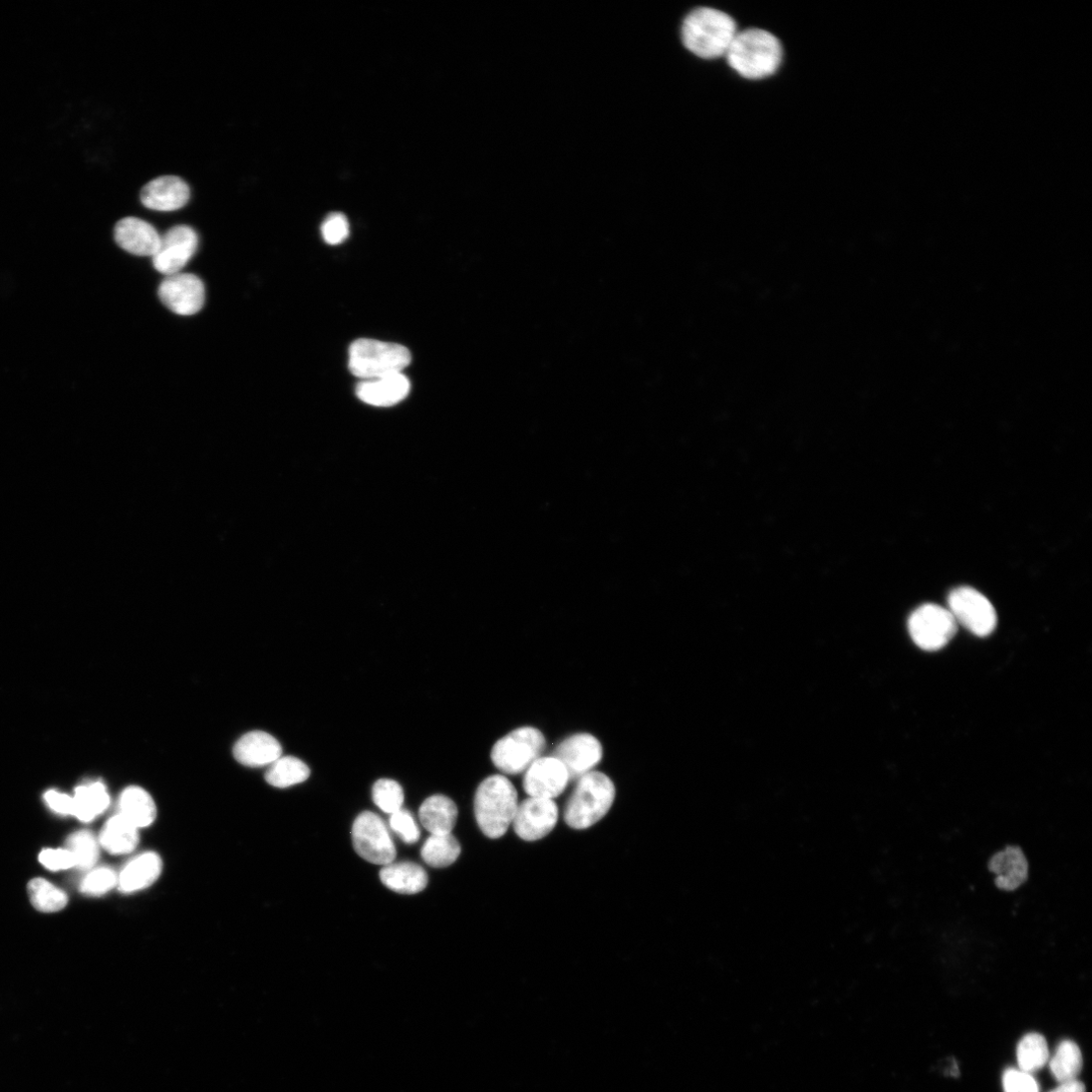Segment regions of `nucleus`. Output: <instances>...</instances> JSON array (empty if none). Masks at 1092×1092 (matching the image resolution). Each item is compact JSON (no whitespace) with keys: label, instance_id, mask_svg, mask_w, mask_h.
Instances as JSON below:
<instances>
[{"label":"nucleus","instance_id":"obj_1","mask_svg":"<svg viewBox=\"0 0 1092 1092\" xmlns=\"http://www.w3.org/2000/svg\"><path fill=\"white\" fill-rule=\"evenodd\" d=\"M728 64L747 80H762L774 75L783 59L780 41L761 29L737 32L726 55Z\"/></svg>","mask_w":1092,"mask_h":1092},{"label":"nucleus","instance_id":"obj_2","mask_svg":"<svg viewBox=\"0 0 1092 1092\" xmlns=\"http://www.w3.org/2000/svg\"><path fill=\"white\" fill-rule=\"evenodd\" d=\"M518 794L510 780L502 775L485 779L474 795L477 826L489 839H500L512 827L518 808Z\"/></svg>","mask_w":1092,"mask_h":1092},{"label":"nucleus","instance_id":"obj_3","mask_svg":"<svg viewBox=\"0 0 1092 1092\" xmlns=\"http://www.w3.org/2000/svg\"><path fill=\"white\" fill-rule=\"evenodd\" d=\"M736 34L734 20L711 8L694 10L682 26V43L690 52L704 59L725 56Z\"/></svg>","mask_w":1092,"mask_h":1092},{"label":"nucleus","instance_id":"obj_4","mask_svg":"<svg viewBox=\"0 0 1092 1092\" xmlns=\"http://www.w3.org/2000/svg\"><path fill=\"white\" fill-rule=\"evenodd\" d=\"M616 795V785L607 775L593 771L584 775L566 805L565 822L577 831L590 829L609 812Z\"/></svg>","mask_w":1092,"mask_h":1092},{"label":"nucleus","instance_id":"obj_5","mask_svg":"<svg viewBox=\"0 0 1092 1092\" xmlns=\"http://www.w3.org/2000/svg\"><path fill=\"white\" fill-rule=\"evenodd\" d=\"M407 348L375 339H359L350 349V370L362 381L376 380L402 372L411 364Z\"/></svg>","mask_w":1092,"mask_h":1092},{"label":"nucleus","instance_id":"obj_6","mask_svg":"<svg viewBox=\"0 0 1092 1092\" xmlns=\"http://www.w3.org/2000/svg\"><path fill=\"white\" fill-rule=\"evenodd\" d=\"M545 746V737L539 729L520 727L495 743L491 758L501 772L516 775L526 771L538 760Z\"/></svg>","mask_w":1092,"mask_h":1092},{"label":"nucleus","instance_id":"obj_7","mask_svg":"<svg viewBox=\"0 0 1092 1092\" xmlns=\"http://www.w3.org/2000/svg\"><path fill=\"white\" fill-rule=\"evenodd\" d=\"M949 611L957 625L973 635L985 638L997 625L996 611L991 602L971 587L953 590L948 598Z\"/></svg>","mask_w":1092,"mask_h":1092},{"label":"nucleus","instance_id":"obj_8","mask_svg":"<svg viewBox=\"0 0 1092 1092\" xmlns=\"http://www.w3.org/2000/svg\"><path fill=\"white\" fill-rule=\"evenodd\" d=\"M956 623L949 609L936 604L919 607L909 620V631L918 647L928 652L943 649L957 633Z\"/></svg>","mask_w":1092,"mask_h":1092},{"label":"nucleus","instance_id":"obj_9","mask_svg":"<svg viewBox=\"0 0 1092 1092\" xmlns=\"http://www.w3.org/2000/svg\"><path fill=\"white\" fill-rule=\"evenodd\" d=\"M352 837L356 852L366 861L379 866L395 861V844L378 814L371 811L361 813L353 826Z\"/></svg>","mask_w":1092,"mask_h":1092},{"label":"nucleus","instance_id":"obj_10","mask_svg":"<svg viewBox=\"0 0 1092 1092\" xmlns=\"http://www.w3.org/2000/svg\"><path fill=\"white\" fill-rule=\"evenodd\" d=\"M559 821V808L553 799L529 797L519 803L512 827L525 842L548 837Z\"/></svg>","mask_w":1092,"mask_h":1092},{"label":"nucleus","instance_id":"obj_11","mask_svg":"<svg viewBox=\"0 0 1092 1092\" xmlns=\"http://www.w3.org/2000/svg\"><path fill=\"white\" fill-rule=\"evenodd\" d=\"M160 301L173 313L191 316L198 313L206 300V290L199 278L191 273L167 276L159 286Z\"/></svg>","mask_w":1092,"mask_h":1092},{"label":"nucleus","instance_id":"obj_12","mask_svg":"<svg viewBox=\"0 0 1092 1092\" xmlns=\"http://www.w3.org/2000/svg\"><path fill=\"white\" fill-rule=\"evenodd\" d=\"M198 237L188 226H175L161 236L160 245L154 254L153 265L162 275L171 276L181 272L197 250Z\"/></svg>","mask_w":1092,"mask_h":1092},{"label":"nucleus","instance_id":"obj_13","mask_svg":"<svg viewBox=\"0 0 1092 1092\" xmlns=\"http://www.w3.org/2000/svg\"><path fill=\"white\" fill-rule=\"evenodd\" d=\"M553 756L565 765L571 780L580 779L600 763L603 747L594 735L578 733L561 742Z\"/></svg>","mask_w":1092,"mask_h":1092},{"label":"nucleus","instance_id":"obj_14","mask_svg":"<svg viewBox=\"0 0 1092 1092\" xmlns=\"http://www.w3.org/2000/svg\"><path fill=\"white\" fill-rule=\"evenodd\" d=\"M565 765L554 756L540 757L527 770L523 788L529 797L555 799L570 782Z\"/></svg>","mask_w":1092,"mask_h":1092},{"label":"nucleus","instance_id":"obj_15","mask_svg":"<svg viewBox=\"0 0 1092 1092\" xmlns=\"http://www.w3.org/2000/svg\"><path fill=\"white\" fill-rule=\"evenodd\" d=\"M141 201L150 210L177 211L185 206L190 189L180 177L167 175L153 179L141 191Z\"/></svg>","mask_w":1092,"mask_h":1092},{"label":"nucleus","instance_id":"obj_16","mask_svg":"<svg viewBox=\"0 0 1092 1092\" xmlns=\"http://www.w3.org/2000/svg\"><path fill=\"white\" fill-rule=\"evenodd\" d=\"M115 239L127 252L136 256H154L161 235L148 222L135 217L122 219L115 227Z\"/></svg>","mask_w":1092,"mask_h":1092},{"label":"nucleus","instance_id":"obj_17","mask_svg":"<svg viewBox=\"0 0 1092 1092\" xmlns=\"http://www.w3.org/2000/svg\"><path fill=\"white\" fill-rule=\"evenodd\" d=\"M282 754L280 741L264 731H252L243 735L234 747L236 760L248 767L270 766Z\"/></svg>","mask_w":1092,"mask_h":1092},{"label":"nucleus","instance_id":"obj_18","mask_svg":"<svg viewBox=\"0 0 1092 1092\" xmlns=\"http://www.w3.org/2000/svg\"><path fill=\"white\" fill-rule=\"evenodd\" d=\"M988 868L996 875L998 889L1005 892L1017 890L1028 879V861L1018 847L1009 846L996 853L990 859Z\"/></svg>","mask_w":1092,"mask_h":1092},{"label":"nucleus","instance_id":"obj_19","mask_svg":"<svg viewBox=\"0 0 1092 1092\" xmlns=\"http://www.w3.org/2000/svg\"><path fill=\"white\" fill-rule=\"evenodd\" d=\"M411 385L403 374L392 375L376 380L362 381L357 387V395L364 403L376 407H391L402 402L409 394Z\"/></svg>","mask_w":1092,"mask_h":1092},{"label":"nucleus","instance_id":"obj_20","mask_svg":"<svg viewBox=\"0 0 1092 1092\" xmlns=\"http://www.w3.org/2000/svg\"><path fill=\"white\" fill-rule=\"evenodd\" d=\"M380 878L389 890L406 896L423 892L428 884L426 871L412 862L386 865L380 872Z\"/></svg>","mask_w":1092,"mask_h":1092},{"label":"nucleus","instance_id":"obj_21","mask_svg":"<svg viewBox=\"0 0 1092 1092\" xmlns=\"http://www.w3.org/2000/svg\"><path fill=\"white\" fill-rule=\"evenodd\" d=\"M161 871L162 861L157 854H142L123 869L118 877L119 889L124 894L145 890L159 878Z\"/></svg>","mask_w":1092,"mask_h":1092},{"label":"nucleus","instance_id":"obj_22","mask_svg":"<svg viewBox=\"0 0 1092 1092\" xmlns=\"http://www.w3.org/2000/svg\"><path fill=\"white\" fill-rule=\"evenodd\" d=\"M457 815L456 804L444 795L427 798L419 809L420 822L431 835L451 834Z\"/></svg>","mask_w":1092,"mask_h":1092},{"label":"nucleus","instance_id":"obj_23","mask_svg":"<svg viewBox=\"0 0 1092 1092\" xmlns=\"http://www.w3.org/2000/svg\"><path fill=\"white\" fill-rule=\"evenodd\" d=\"M120 814L136 829L152 825L157 815L155 802L144 789L136 786L127 788L120 798Z\"/></svg>","mask_w":1092,"mask_h":1092},{"label":"nucleus","instance_id":"obj_24","mask_svg":"<svg viewBox=\"0 0 1092 1092\" xmlns=\"http://www.w3.org/2000/svg\"><path fill=\"white\" fill-rule=\"evenodd\" d=\"M100 843L112 855H125L133 852L139 843V829L118 814L105 826Z\"/></svg>","mask_w":1092,"mask_h":1092},{"label":"nucleus","instance_id":"obj_25","mask_svg":"<svg viewBox=\"0 0 1092 1092\" xmlns=\"http://www.w3.org/2000/svg\"><path fill=\"white\" fill-rule=\"evenodd\" d=\"M110 804V796L104 784L100 782L77 789L74 797V815L82 822L89 823L102 814Z\"/></svg>","mask_w":1092,"mask_h":1092},{"label":"nucleus","instance_id":"obj_26","mask_svg":"<svg viewBox=\"0 0 1092 1092\" xmlns=\"http://www.w3.org/2000/svg\"><path fill=\"white\" fill-rule=\"evenodd\" d=\"M1049 1065L1054 1078L1059 1083L1076 1080L1083 1066L1080 1048L1073 1041H1062L1049 1059Z\"/></svg>","mask_w":1092,"mask_h":1092},{"label":"nucleus","instance_id":"obj_27","mask_svg":"<svg viewBox=\"0 0 1092 1092\" xmlns=\"http://www.w3.org/2000/svg\"><path fill=\"white\" fill-rule=\"evenodd\" d=\"M1016 1058L1021 1071L1033 1074L1042 1069L1050 1059L1048 1044L1044 1036L1038 1033L1023 1036L1017 1045Z\"/></svg>","mask_w":1092,"mask_h":1092},{"label":"nucleus","instance_id":"obj_28","mask_svg":"<svg viewBox=\"0 0 1092 1092\" xmlns=\"http://www.w3.org/2000/svg\"><path fill=\"white\" fill-rule=\"evenodd\" d=\"M310 773V768L302 760L281 757L270 765L265 779L273 787L288 788L308 780Z\"/></svg>","mask_w":1092,"mask_h":1092},{"label":"nucleus","instance_id":"obj_29","mask_svg":"<svg viewBox=\"0 0 1092 1092\" xmlns=\"http://www.w3.org/2000/svg\"><path fill=\"white\" fill-rule=\"evenodd\" d=\"M461 847L452 834L431 835L424 843L421 856L433 868H445L459 857Z\"/></svg>","mask_w":1092,"mask_h":1092},{"label":"nucleus","instance_id":"obj_30","mask_svg":"<svg viewBox=\"0 0 1092 1092\" xmlns=\"http://www.w3.org/2000/svg\"><path fill=\"white\" fill-rule=\"evenodd\" d=\"M28 893L33 907L42 913H56L67 905V896L51 882L42 878L34 879L29 883Z\"/></svg>","mask_w":1092,"mask_h":1092},{"label":"nucleus","instance_id":"obj_31","mask_svg":"<svg viewBox=\"0 0 1092 1092\" xmlns=\"http://www.w3.org/2000/svg\"><path fill=\"white\" fill-rule=\"evenodd\" d=\"M67 850L75 858L76 866L82 869L92 868L99 859V844L90 832H79L67 840Z\"/></svg>","mask_w":1092,"mask_h":1092},{"label":"nucleus","instance_id":"obj_32","mask_svg":"<svg viewBox=\"0 0 1092 1092\" xmlns=\"http://www.w3.org/2000/svg\"><path fill=\"white\" fill-rule=\"evenodd\" d=\"M373 799L381 810L392 815L403 808L404 790L394 780L381 779L374 785Z\"/></svg>","mask_w":1092,"mask_h":1092},{"label":"nucleus","instance_id":"obj_33","mask_svg":"<svg viewBox=\"0 0 1092 1092\" xmlns=\"http://www.w3.org/2000/svg\"><path fill=\"white\" fill-rule=\"evenodd\" d=\"M390 828L406 844L412 845L420 839L414 816L404 808L391 815Z\"/></svg>","mask_w":1092,"mask_h":1092},{"label":"nucleus","instance_id":"obj_34","mask_svg":"<svg viewBox=\"0 0 1092 1092\" xmlns=\"http://www.w3.org/2000/svg\"><path fill=\"white\" fill-rule=\"evenodd\" d=\"M116 885H118L116 873L109 868H100L85 878L82 892L91 897H100L109 893Z\"/></svg>","mask_w":1092,"mask_h":1092},{"label":"nucleus","instance_id":"obj_35","mask_svg":"<svg viewBox=\"0 0 1092 1092\" xmlns=\"http://www.w3.org/2000/svg\"><path fill=\"white\" fill-rule=\"evenodd\" d=\"M321 232L326 243L330 245L343 243L350 235L348 218L341 213L329 215L322 224Z\"/></svg>","mask_w":1092,"mask_h":1092},{"label":"nucleus","instance_id":"obj_36","mask_svg":"<svg viewBox=\"0 0 1092 1092\" xmlns=\"http://www.w3.org/2000/svg\"><path fill=\"white\" fill-rule=\"evenodd\" d=\"M1004 1092H1040L1037 1080L1032 1074L1020 1069L1008 1068L1002 1076Z\"/></svg>","mask_w":1092,"mask_h":1092},{"label":"nucleus","instance_id":"obj_37","mask_svg":"<svg viewBox=\"0 0 1092 1092\" xmlns=\"http://www.w3.org/2000/svg\"><path fill=\"white\" fill-rule=\"evenodd\" d=\"M40 862L49 870L59 871L76 866L74 855L66 850H45L40 855Z\"/></svg>","mask_w":1092,"mask_h":1092},{"label":"nucleus","instance_id":"obj_38","mask_svg":"<svg viewBox=\"0 0 1092 1092\" xmlns=\"http://www.w3.org/2000/svg\"><path fill=\"white\" fill-rule=\"evenodd\" d=\"M46 802L56 812L74 815V797L57 791H48L45 795Z\"/></svg>","mask_w":1092,"mask_h":1092},{"label":"nucleus","instance_id":"obj_39","mask_svg":"<svg viewBox=\"0 0 1092 1092\" xmlns=\"http://www.w3.org/2000/svg\"><path fill=\"white\" fill-rule=\"evenodd\" d=\"M1050 1092H1086L1085 1085L1079 1080H1072L1064 1083H1060L1055 1089Z\"/></svg>","mask_w":1092,"mask_h":1092}]
</instances>
